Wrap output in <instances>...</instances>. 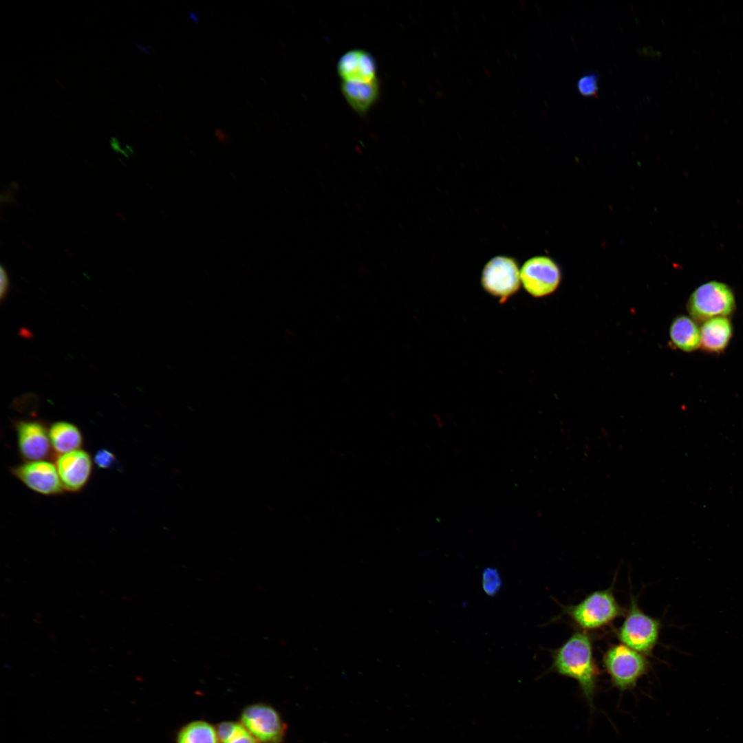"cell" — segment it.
Returning <instances> with one entry per match:
<instances>
[{
  "label": "cell",
  "instance_id": "1",
  "mask_svg": "<svg viewBox=\"0 0 743 743\" xmlns=\"http://www.w3.org/2000/svg\"><path fill=\"white\" fill-rule=\"evenodd\" d=\"M592 644L587 632H574L559 647L551 651L552 660L548 670L574 679L592 710L594 709V698L600 674Z\"/></svg>",
  "mask_w": 743,
  "mask_h": 743
},
{
  "label": "cell",
  "instance_id": "20",
  "mask_svg": "<svg viewBox=\"0 0 743 743\" xmlns=\"http://www.w3.org/2000/svg\"><path fill=\"white\" fill-rule=\"evenodd\" d=\"M578 92L585 97H594L599 91V76L595 72L587 73L577 82Z\"/></svg>",
  "mask_w": 743,
  "mask_h": 743
},
{
  "label": "cell",
  "instance_id": "15",
  "mask_svg": "<svg viewBox=\"0 0 743 743\" xmlns=\"http://www.w3.org/2000/svg\"><path fill=\"white\" fill-rule=\"evenodd\" d=\"M341 90L352 109L363 114L369 110L377 99L379 86L378 80L368 83L342 82Z\"/></svg>",
  "mask_w": 743,
  "mask_h": 743
},
{
  "label": "cell",
  "instance_id": "10",
  "mask_svg": "<svg viewBox=\"0 0 743 743\" xmlns=\"http://www.w3.org/2000/svg\"><path fill=\"white\" fill-rule=\"evenodd\" d=\"M56 466L64 489L76 492L87 484L92 469L89 453L78 449L60 455Z\"/></svg>",
  "mask_w": 743,
  "mask_h": 743
},
{
  "label": "cell",
  "instance_id": "16",
  "mask_svg": "<svg viewBox=\"0 0 743 743\" xmlns=\"http://www.w3.org/2000/svg\"><path fill=\"white\" fill-rule=\"evenodd\" d=\"M49 436L52 446L60 455L80 449L83 443L78 428L67 422L53 423L49 430Z\"/></svg>",
  "mask_w": 743,
  "mask_h": 743
},
{
  "label": "cell",
  "instance_id": "5",
  "mask_svg": "<svg viewBox=\"0 0 743 743\" xmlns=\"http://www.w3.org/2000/svg\"><path fill=\"white\" fill-rule=\"evenodd\" d=\"M691 317L696 321L731 315L735 310V298L731 288L718 281H709L698 287L690 295L687 305Z\"/></svg>",
  "mask_w": 743,
  "mask_h": 743
},
{
  "label": "cell",
  "instance_id": "8",
  "mask_svg": "<svg viewBox=\"0 0 743 743\" xmlns=\"http://www.w3.org/2000/svg\"><path fill=\"white\" fill-rule=\"evenodd\" d=\"M240 722L259 743H282L287 733V724L279 712L266 704L246 707L241 712Z\"/></svg>",
  "mask_w": 743,
  "mask_h": 743
},
{
  "label": "cell",
  "instance_id": "19",
  "mask_svg": "<svg viewBox=\"0 0 743 743\" xmlns=\"http://www.w3.org/2000/svg\"><path fill=\"white\" fill-rule=\"evenodd\" d=\"M502 579L498 570L493 567L484 568L482 572V587L484 593L493 597L499 592Z\"/></svg>",
  "mask_w": 743,
  "mask_h": 743
},
{
  "label": "cell",
  "instance_id": "9",
  "mask_svg": "<svg viewBox=\"0 0 743 743\" xmlns=\"http://www.w3.org/2000/svg\"><path fill=\"white\" fill-rule=\"evenodd\" d=\"M12 473L30 489L45 495L61 493L64 489L56 464L39 460L17 466Z\"/></svg>",
  "mask_w": 743,
  "mask_h": 743
},
{
  "label": "cell",
  "instance_id": "11",
  "mask_svg": "<svg viewBox=\"0 0 743 743\" xmlns=\"http://www.w3.org/2000/svg\"><path fill=\"white\" fill-rule=\"evenodd\" d=\"M16 429L19 451L29 462L43 460L50 452L49 432L38 421H19Z\"/></svg>",
  "mask_w": 743,
  "mask_h": 743
},
{
  "label": "cell",
  "instance_id": "7",
  "mask_svg": "<svg viewBox=\"0 0 743 743\" xmlns=\"http://www.w3.org/2000/svg\"><path fill=\"white\" fill-rule=\"evenodd\" d=\"M521 283L532 297L542 298L559 288L562 274L559 265L549 257L538 255L526 260L520 270Z\"/></svg>",
  "mask_w": 743,
  "mask_h": 743
},
{
  "label": "cell",
  "instance_id": "2",
  "mask_svg": "<svg viewBox=\"0 0 743 743\" xmlns=\"http://www.w3.org/2000/svg\"><path fill=\"white\" fill-rule=\"evenodd\" d=\"M563 612L583 631H593L610 625L623 616L625 609L616 599L612 588L596 590L576 605L567 606Z\"/></svg>",
  "mask_w": 743,
  "mask_h": 743
},
{
  "label": "cell",
  "instance_id": "4",
  "mask_svg": "<svg viewBox=\"0 0 743 743\" xmlns=\"http://www.w3.org/2000/svg\"><path fill=\"white\" fill-rule=\"evenodd\" d=\"M661 621L645 614L632 596L629 607L623 623L616 631L621 643L648 656L657 645Z\"/></svg>",
  "mask_w": 743,
  "mask_h": 743
},
{
  "label": "cell",
  "instance_id": "12",
  "mask_svg": "<svg viewBox=\"0 0 743 743\" xmlns=\"http://www.w3.org/2000/svg\"><path fill=\"white\" fill-rule=\"evenodd\" d=\"M337 71L343 83H372L376 79V66L373 56L362 50L347 52L339 59Z\"/></svg>",
  "mask_w": 743,
  "mask_h": 743
},
{
  "label": "cell",
  "instance_id": "6",
  "mask_svg": "<svg viewBox=\"0 0 743 743\" xmlns=\"http://www.w3.org/2000/svg\"><path fill=\"white\" fill-rule=\"evenodd\" d=\"M520 270L516 260L512 257L498 255L491 259L484 266L481 274L484 290L497 298L500 303L506 302L514 295L521 286Z\"/></svg>",
  "mask_w": 743,
  "mask_h": 743
},
{
  "label": "cell",
  "instance_id": "22",
  "mask_svg": "<svg viewBox=\"0 0 743 743\" xmlns=\"http://www.w3.org/2000/svg\"><path fill=\"white\" fill-rule=\"evenodd\" d=\"M9 278L6 269L1 266L0 268V299L2 301L6 296L9 289Z\"/></svg>",
  "mask_w": 743,
  "mask_h": 743
},
{
  "label": "cell",
  "instance_id": "3",
  "mask_svg": "<svg viewBox=\"0 0 743 743\" xmlns=\"http://www.w3.org/2000/svg\"><path fill=\"white\" fill-rule=\"evenodd\" d=\"M602 662L612 685L621 691L634 689L650 667L646 656L621 643L610 645Z\"/></svg>",
  "mask_w": 743,
  "mask_h": 743
},
{
  "label": "cell",
  "instance_id": "21",
  "mask_svg": "<svg viewBox=\"0 0 743 743\" xmlns=\"http://www.w3.org/2000/svg\"><path fill=\"white\" fill-rule=\"evenodd\" d=\"M94 461L99 468L109 469L115 465L116 457L110 451L103 449L96 453Z\"/></svg>",
  "mask_w": 743,
  "mask_h": 743
},
{
  "label": "cell",
  "instance_id": "17",
  "mask_svg": "<svg viewBox=\"0 0 743 743\" xmlns=\"http://www.w3.org/2000/svg\"><path fill=\"white\" fill-rule=\"evenodd\" d=\"M177 743H219L216 729L207 722L188 723L179 731Z\"/></svg>",
  "mask_w": 743,
  "mask_h": 743
},
{
  "label": "cell",
  "instance_id": "13",
  "mask_svg": "<svg viewBox=\"0 0 743 743\" xmlns=\"http://www.w3.org/2000/svg\"><path fill=\"white\" fill-rule=\"evenodd\" d=\"M700 331V347L709 353H720L728 346L733 336V325L726 316H718L703 322Z\"/></svg>",
  "mask_w": 743,
  "mask_h": 743
},
{
  "label": "cell",
  "instance_id": "18",
  "mask_svg": "<svg viewBox=\"0 0 743 743\" xmlns=\"http://www.w3.org/2000/svg\"><path fill=\"white\" fill-rule=\"evenodd\" d=\"M215 729L219 743H259L241 722H222Z\"/></svg>",
  "mask_w": 743,
  "mask_h": 743
},
{
  "label": "cell",
  "instance_id": "14",
  "mask_svg": "<svg viewBox=\"0 0 743 743\" xmlns=\"http://www.w3.org/2000/svg\"><path fill=\"white\" fill-rule=\"evenodd\" d=\"M669 336L672 345L682 352H691L700 347V328L691 316L675 317L670 325Z\"/></svg>",
  "mask_w": 743,
  "mask_h": 743
}]
</instances>
